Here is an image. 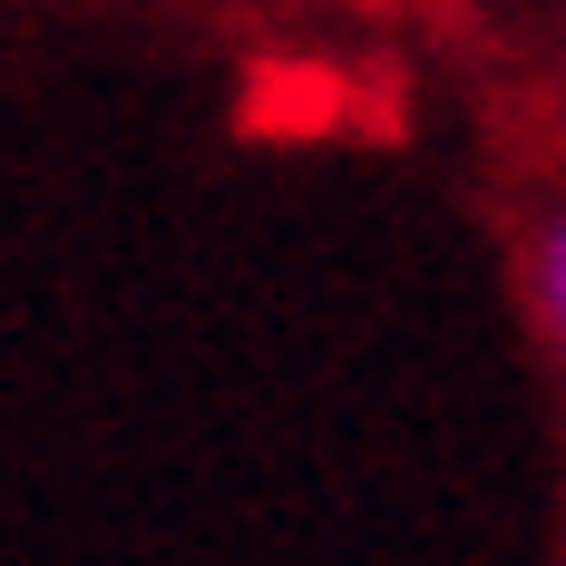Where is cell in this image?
I'll list each match as a JSON object with an SVG mask.
<instances>
[{
  "instance_id": "obj_1",
  "label": "cell",
  "mask_w": 566,
  "mask_h": 566,
  "mask_svg": "<svg viewBox=\"0 0 566 566\" xmlns=\"http://www.w3.org/2000/svg\"><path fill=\"white\" fill-rule=\"evenodd\" d=\"M517 303H527L537 342L557 352V371H566V196L537 206L527 234H517Z\"/></svg>"
}]
</instances>
